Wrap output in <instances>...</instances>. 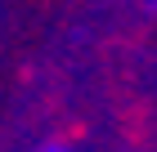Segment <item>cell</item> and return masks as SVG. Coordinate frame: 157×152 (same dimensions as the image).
<instances>
[{
	"instance_id": "6da1fadb",
	"label": "cell",
	"mask_w": 157,
	"mask_h": 152,
	"mask_svg": "<svg viewBox=\"0 0 157 152\" xmlns=\"http://www.w3.org/2000/svg\"><path fill=\"white\" fill-rule=\"evenodd\" d=\"M40 152H67V148H59V143H54V148H40Z\"/></svg>"
}]
</instances>
